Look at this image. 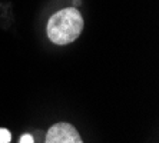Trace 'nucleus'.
Instances as JSON below:
<instances>
[{
	"instance_id": "1",
	"label": "nucleus",
	"mask_w": 159,
	"mask_h": 143,
	"mask_svg": "<svg viewBox=\"0 0 159 143\" xmlns=\"http://www.w3.org/2000/svg\"><path fill=\"white\" fill-rule=\"evenodd\" d=\"M83 30V17L76 7H66L56 11L48 20L46 33L55 44H69L80 36Z\"/></svg>"
},
{
	"instance_id": "2",
	"label": "nucleus",
	"mask_w": 159,
	"mask_h": 143,
	"mask_svg": "<svg viewBox=\"0 0 159 143\" xmlns=\"http://www.w3.org/2000/svg\"><path fill=\"white\" fill-rule=\"evenodd\" d=\"M44 143H83V140L72 123L57 122L49 127Z\"/></svg>"
},
{
	"instance_id": "3",
	"label": "nucleus",
	"mask_w": 159,
	"mask_h": 143,
	"mask_svg": "<svg viewBox=\"0 0 159 143\" xmlns=\"http://www.w3.org/2000/svg\"><path fill=\"white\" fill-rule=\"evenodd\" d=\"M11 140V133L9 129L0 127V143H10Z\"/></svg>"
},
{
	"instance_id": "4",
	"label": "nucleus",
	"mask_w": 159,
	"mask_h": 143,
	"mask_svg": "<svg viewBox=\"0 0 159 143\" xmlns=\"http://www.w3.org/2000/svg\"><path fill=\"white\" fill-rule=\"evenodd\" d=\"M20 143H34L33 136L29 135V133H25V135H22V137H20Z\"/></svg>"
}]
</instances>
